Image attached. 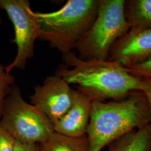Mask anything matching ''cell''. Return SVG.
<instances>
[{
    "label": "cell",
    "instance_id": "1",
    "mask_svg": "<svg viewBox=\"0 0 151 151\" xmlns=\"http://www.w3.org/2000/svg\"><path fill=\"white\" fill-rule=\"evenodd\" d=\"M65 65L55 75L63 78L92 101L115 100L140 91L142 80L129 73L124 67L109 60H82L73 52L62 54Z\"/></svg>",
    "mask_w": 151,
    "mask_h": 151
},
{
    "label": "cell",
    "instance_id": "2",
    "mask_svg": "<svg viewBox=\"0 0 151 151\" xmlns=\"http://www.w3.org/2000/svg\"><path fill=\"white\" fill-rule=\"evenodd\" d=\"M151 120L143 92L134 91L122 100L92 101L86 137L90 151H101L109 144L147 125Z\"/></svg>",
    "mask_w": 151,
    "mask_h": 151
},
{
    "label": "cell",
    "instance_id": "3",
    "mask_svg": "<svg viewBox=\"0 0 151 151\" xmlns=\"http://www.w3.org/2000/svg\"><path fill=\"white\" fill-rule=\"evenodd\" d=\"M99 0H68L60 9L34 12L38 39L48 42L62 54L73 52L97 16Z\"/></svg>",
    "mask_w": 151,
    "mask_h": 151
},
{
    "label": "cell",
    "instance_id": "4",
    "mask_svg": "<svg viewBox=\"0 0 151 151\" xmlns=\"http://www.w3.org/2000/svg\"><path fill=\"white\" fill-rule=\"evenodd\" d=\"M125 0H99L96 17L76 47L82 60H108L114 43L129 31Z\"/></svg>",
    "mask_w": 151,
    "mask_h": 151
},
{
    "label": "cell",
    "instance_id": "5",
    "mask_svg": "<svg viewBox=\"0 0 151 151\" xmlns=\"http://www.w3.org/2000/svg\"><path fill=\"white\" fill-rule=\"evenodd\" d=\"M0 125L22 143L40 144L54 132L48 118L37 106L25 101L20 87L15 84L5 100Z\"/></svg>",
    "mask_w": 151,
    "mask_h": 151
},
{
    "label": "cell",
    "instance_id": "6",
    "mask_svg": "<svg viewBox=\"0 0 151 151\" xmlns=\"http://www.w3.org/2000/svg\"><path fill=\"white\" fill-rule=\"evenodd\" d=\"M0 9L5 11L13 24L15 37L12 42L17 47L16 57L6 70L11 73L14 68L25 70L27 60L34 56L35 42L39 38L34 12L28 0H0Z\"/></svg>",
    "mask_w": 151,
    "mask_h": 151
},
{
    "label": "cell",
    "instance_id": "7",
    "mask_svg": "<svg viewBox=\"0 0 151 151\" xmlns=\"http://www.w3.org/2000/svg\"><path fill=\"white\" fill-rule=\"evenodd\" d=\"M72 90L61 77L55 74L49 76L42 85L35 87L30 96L31 104L39 108L54 125L70 108Z\"/></svg>",
    "mask_w": 151,
    "mask_h": 151
},
{
    "label": "cell",
    "instance_id": "8",
    "mask_svg": "<svg viewBox=\"0 0 151 151\" xmlns=\"http://www.w3.org/2000/svg\"><path fill=\"white\" fill-rule=\"evenodd\" d=\"M151 57V29H130L114 43L108 60L126 67Z\"/></svg>",
    "mask_w": 151,
    "mask_h": 151
},
{
    "label": "cell",
    "instance_id": "9",
    "mask_svg": "<svg viewBox=\"0 0 151 151\" xmlns=\"http://www.w3.org/2000/svg\"><path fill=\"white\" fill-rule=\"evenodd\" d=\"M92 102L86 95L78 89H73L71 106L65 115L54 124V132L72 137L86 135Z\"/></svg>",
    "mask_w": 151,
    "mask_h": 151
},
{
    "label": "cell",
    "instance_id": "10",
    "mask_svg": "<svg viewBox=\"0 0 151 151\" xmlns=\"http://www.w3.org/2000/svg\"><path fill=\"white\" fill-rule=\"evenodd\" d=\"M124 15L130 29H151V0H129Z\"/></svg>",
    "mask_w": 151,
    "mask_h": 151
},
{
    "label": "cell",
    "instance_id": "11",
    "mask_svg": "<svg viewBox=\"0 0 151 151\" xmlns=\"http://www.w3.org/2000/svg\"><path fill=\"white\" fill-rule=\"evenodd\" d=\"M39 146V151H90L86 135L72 137L55 132Z\"/></svg>",
    "mask_w": 151,
    "mask_h": 151
},
{
    "label": "cell",
    "instance_id": "12",
    "mask_svg": "<svg viewBox=\"0 0 151 151\" xmlns=\"http://www.w3.org/2000/svg\"><path fill=\"white\" fill-rule=\"evenodd\" d=\"M151 137V127L148 124L116 140L110 151H147Z\"/></svg>",
    "mask_w": 151,
    "mask_h": 151
},
{
    "label": "cell",
    "instance_id": "13",
    "mask_svg": "<svg viewBox=\"0 0 151 151\" xmlns=\"http://www.w3.org/2000/svg\"><path fill=\"white\" fill-rule=\"evenodd\" d=\"M15 78L11 73H8L5 67L0 63V118L6 97L14 85Z\"/></svg>",
    "mask_w": 151,
    "mask_h": 151
},
{
    "label": "cell",
    "instance_id": "14",
    "mask_svg": "<svg viewBox=\"0 0 151 151\" xmlns=\"http://www.w3.org/2000/svg\"><path fill=\"white\" fill-rule=\"evenodd\" d=\"M124 68L131 75L139 78H151V57L139 63Z\"/></svg>",
    "mask_w": 151,
    "mask_h": 151
},
{
    "label": "cell",
    "instance_id": "15",
    "mask_svg": "<svg viewBox=\"0 0 151 151\" xmlns=\"http://www.w3.org/2000/svg\"><path fill=\"white\" fill-rule=\"evenodd\" d=\"M15 140L0 125V151H14Z\"/></svg>",
    "mask_w": 151,
    "mask_h": 151
},
{
    "label": "cell",
    "instance_id": "16",
    "mask_svg": "<svg viewBox=\"0 0 151 151\" xmlns=\"http://www.w3.org/2000/svg\"><path fill=\"white\" fill-rule=\"evenodd\" d=\"M142 80V89L140 91L142 92L146 97L147 101L149 105L151 122V78H141ZM150 146L151 147V137L150 142Z\"/></svg>",
    "mask_w": 151,
    "mask_h": 151
},
{
    "label": "cell",
    "instance_id": "17",
    "mask_svg": "<svg viewBox=\"0 0 151 151\" xmlns=\"http://www.w3.org/2000/svg\"><path fill=\"white\" fill-rule=\"evenodd\" d=\"M14 151H38V147L37 144L22 143L15 140Z\"/></svg>",
    "mask_w": 151,
    "mask_h": 151
},
{
    "label": "cell",
    "instance_id": "18",
    "mask_svg": "<svg viewBox=\"0 0 151 151\" xmlns=\"http://www.w3.org/2000/svg\"><path fill=\"white\" fill-rule=\"evenodd\" d=\"M1 22H2V19H1V17H0V24H1Z\"/></svg>",
    "mask_w": 151,
    "mask_h": 151
},
{
    "label": "cell",
    "instance_id": "19",
    "mask_svg": "<svg viewBox=\"0 0 151 151\" xmlns=\"http://www.w3.org/2000/svg\"><path fill=\"white\" fill-rule=\"evenodd\" d=\"M38 151H39V148H38Z\"/></svg>",
    "mask_w": 151,
    "mask_h": 151
}]
</instances>
